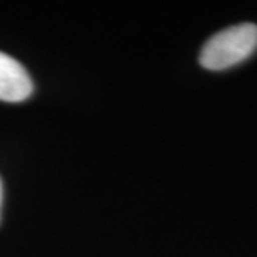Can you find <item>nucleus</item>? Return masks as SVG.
Instances as JSON below:
<instances>
[{
  "label": "nucleus",
  "mask_w": 257,
  "mask_h": 257,
  "mask_svg": "<svg viewBox=\"0 0 257 257\" xmlns=\"http://www.w3.org/2000/svg\"><path fill=\"white\" fill-rule=\"evenodd\" d=\"M0 205H2V181H0Z\"/></svg>",
  "instance_id": "3"
},
{
  "label": "nucleus",
  "mask_w": 257,
  "mask_h": 257,
  "mask_svg": "<svg viewBox=\"0 0 257 257\" xmlns=\"http://www.w3.org/2000/svg\"><path fill=\"white\" fill-rule=\"evenodd\" d=\"M257 50V25L245 22L214 34L204 44L199 64L207 70H225L244 62Z\"/></svg>",
  "instance_id": "1"
},
{
  "label": "nucleus",
  "mask_w": 257,
  "mask_h": 257,
  "mask_svg": "<svg viewBox=\"0 0 257 257\" xmlns=\"http://www.w3.org/2000/svg\"><path fill=\"white\" fill-rule=\"evenodd\" d=\"M34 84L25 67L10 55L0 52V100L24 102L32 95Z\"/></svg>",
  "instance_id": "2"
}]
</instances>
